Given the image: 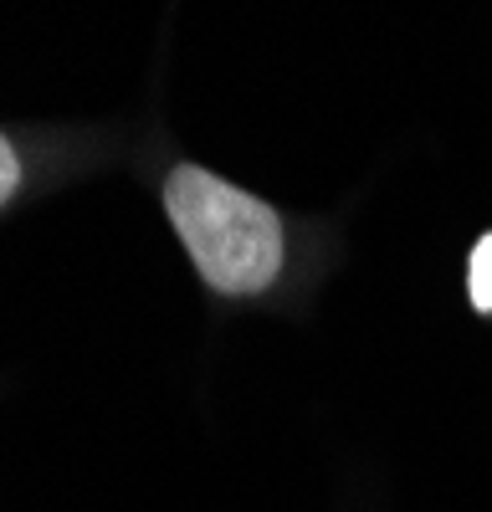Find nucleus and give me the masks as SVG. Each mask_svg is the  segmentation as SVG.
Masks as SVG:
<instances>
[{
	"label": "nucleus",
	"mask_w": 492,
	"mask_h": 512,
	"mask_svg": "<svg viewBox=\"0 0 492 512\" xmlns=\"http://www.w3.org/2000/svg\"><path fill=\"white\" fill-rule=\"evenodd\" d=\"M164 210L205 287H216L221 297H257L277 282L287 236L262 195L200 164H175L164 180Z\"/></svg>",
	"instance_id": "nucleus-1"
},
{
	"label": "nucleus",
	"mask_w": 492,
	"mask_h": 512,
	"mask_svg": "<svg viewBox=\"0 0 492 512\" xmlns=\"http://www.w3.org/2000/svg\"><path fill=\"white\" fill-rule=\"evenodd\" d=\"M16 190H21V154L6 134H0V205H11Z\"/></svg>",
	"instance_id": "nucleus-3"
},
{
	"label": "nucleus",
	"mask_w": 492,
	"mask_h": 512,
	"mask_svg": "<svg viewBox=\"0 0 492 512\" xmlns=\"http://www.w3.org/2000/svg\"><path fill=\"white\" fill-rule=\"evenodd\" d=\"M472 303L492 308V236H482L472 251Z\"/></svg>",
	"instance_id": "nucleus-2"
}]
</instances>
